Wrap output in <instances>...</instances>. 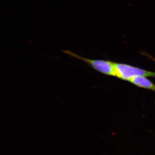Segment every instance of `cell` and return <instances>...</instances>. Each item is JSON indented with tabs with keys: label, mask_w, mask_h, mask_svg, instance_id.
I'll return each instance as SVG.
<instances>
[{
	"label": "cell",
	"mask_w": 155,
	"mask_h": 155,
	"mask_svg": "<svg viewBox=\"0 0 155 155\" xmlns=\"http://www.w3.org/2000/svg\"><path fill=\"white\" fill-rule=\"evenodd\" d=\"M63 53L72 58L84 62L97 72L105 75L116 77L114 62L101 60H92L85 58L69 50L63 51Z\"/></svg>",
	"instance_id": "obj_1"
},
{
	"label": "cell",
	"mask_w": 155,
	"mask_h": 155,
	"mask_svg": "<svg viewBox=\"0 0 155 155\" xmlns=\"http://www.w3.org/2000/svg\"><path fill=\"white\" fill-rule=\"evenodd\" d=\"M142 54L143 55L146 56V57H147L148 58H149V59H151V60H152V61H154L155 63V58H153L152 56L150 55L149 54H147V53L146 52H143L142 53Z\"/></svg>",
	"instance_id": "obj_4"
},
{
	"label": "cell",
	"mask_w": 155,
	"mask_h": 155,
	"mask_svg": "<svg viewBox=\"0 0 155 155\" xmlns=\"http://www.w3.org/2000/svg\"><path fill=\"white\" fill-rule=\"evenodd\" d=\"M116 77L127 81L136 76L155 78V72L147 71L128 64L114 63Z\"/></svg>",
	"instance_id": "obj_2"
},
{
	"label": "cell",
	"mask_w": 155,
	"mask_h": 155,
	"mask_svg": "<svg viewBox=\"0 0 155 155\" xmlns=\"http://www.w3.org/2000/svg\"><path fill=\"white\" fill-rule=\"evenodd\" d=\"M128 81L138 87L150 90L155 92V84L145 77L136 76L131 78Z\"/></svg>",
	"instance_id": "obj_3"
}]
</instances>
